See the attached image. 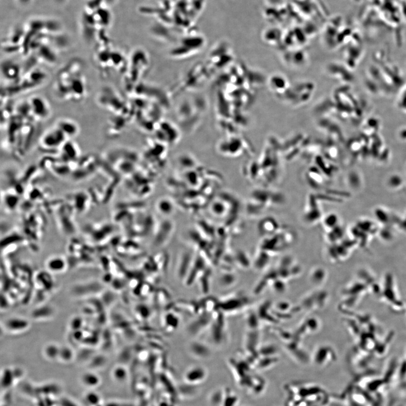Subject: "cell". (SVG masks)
I'll return each mask as SVG.
<instances>
[{
  "instance_id": "2",
  "label": "cell",
  "mask_w": 406,
  "mask_h": 406,
  "mask_svg": "<svg viewBox=\"0 0 406 406\" xmlns=\"http://www.w3.org/2000/svg\"><path fill=\"white\" fill-rule=\"evenodd\" d=\"M60 348L55 344H49L45 348V356L47 358H49L50 360L58 358Z\"/></svg>"
},
{
  "instance_id": "3",
  "label": "cell",
  "mask_w": 406,
  "mask_h": 406,
  "mask_svg": "<svg viewBox=\"0 0 406 406\" xmlns=\"http://www.w3.org/2000/svg\"><path fill=\"white\" fill-rule=\"evenodd\" d=\"M59 358L61 360L63 361V362L70 361L73 358V351L68 347L60 348Z\"/></svg>"
},
{
  "instance_id": "1",
  "label": "cell",
  "mask_w": 406,
  "mask_h": 406,
  "mask_svg": "<svg viewBox=\"0 0 406 406\" xmlns=\"http://www.w3.org/2000/svg\"><path fill=\"white\" fill-rule=\"evenodd\" d=\"M83 384L89 388H94L100 384V376L92 372L84 373L81 377Z\"/></svg>"
}]
</instances>
